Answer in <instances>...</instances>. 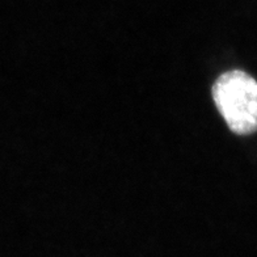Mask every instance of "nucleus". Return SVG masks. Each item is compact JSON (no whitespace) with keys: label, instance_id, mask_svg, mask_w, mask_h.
I'll list each match as a JSON object with an SVG mask.
<instances>
[{"label":"nucleus","instance_id":"obj_1","mask_svg":"<svg viewBox=\"0 0 257 257\" xmlns=\"http://www.w3.org/2000/svg\"><path fill=\"white\" fill-rule=\"evenodd\" d=\"M213 97L228 127L247 136L257 132V81L239 70L220 75Z\"/></svg>","mask_w":257,"mask_h":257}]
</instances>
